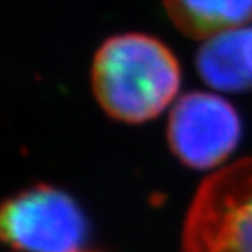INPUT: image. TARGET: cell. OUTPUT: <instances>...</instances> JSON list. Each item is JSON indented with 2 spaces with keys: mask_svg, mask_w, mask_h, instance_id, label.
<instances>
[{
  "mask_svg": "<svg viewBox=\"0 0 252 252\" xmlns=\"http://www.w3.org/2000/svg\"><path fill=\"white\" fill-rule=\"evenodd\" d=\"M91 88L105 114L138 125L173 103L181 88V67L156 37L121 33L107 39L94 55Z\"/></svg>",
  "mask_w": 252,
  "mask_h": 252,
  "instance_id": "6da1fadb",
  "label": "cell"
},
{
  "mask_svg": "<svg viewBox=\"0 0 252 252\" xmlns=\"http://www.w3.org/2000/svg\"><path fill=\"white\" fill-rule=\"evenodd\" d=\"M184 252H252V156L201 182L182 224Z\"/></svg>",
  "mask_w": 252,
  "mask_h": 252,
  "instance_id": "7a4b0ae2",
  "label": "cell"
},
{
  "mask_svg": "<svg viewBox=\"0 0 252 252\" xmlns=\"http://www.w3.org/2000/svg\"><path fill=\"white\" fill-rule=\"evenodd\" d=\"M0 229L4 240L20 251L81 252L86 220L68 194L40 184L5 201Z\"/></svg>",
  "mask_w": 252,
  "mask_h": 252,
  "instance_id": "3957f363",
  "label": "cell"
},
{
  "mask_svg": "<svg viewBox=\"0 0 252 252\" xmlns=\"http://www.w3.org/2000/svg\"><path fill=\"white\" fill-rule=\"evenodd\" d=\"M242 121L236 109L216 93L191 91L172 105L166 138L182 165L214 170L236 149Z\"/></svg>",
  "mask_w": 252,
  "mask_h": 252,
  "instance_id": "277c9868",
  "label": "cell"
},
{
  "mask_svg": "<svg viewBox=\"0 0 252 252\" xmlns=\"http://www.w3.org/2000/svg\"><path fill=\"white\" fill-rule=\"evenodd\" d=\"M200 77L217 91L252 88V25L233 28L203 40L196 55Z\"/></svg>",
  "mask_w": 252,
  "mask_h": 252,
  "instance_id": "5b68a950",
  "label": "cell"
},
{
  "mask_svg": "<svg viewBox=\"0 0 252 252\" xmlns=\"http://www.w3.org/2000/svg\"><path fill=\"white\" fill-rule=\"evenodd\" d=\"M179 32L207 40L252 21V0H163Z\"/></svg>",
  "mask_w": 252,
  "mask_h": 252,
  "instance_id": "8992f818",
  "label": "cell"
}]
</instances>
